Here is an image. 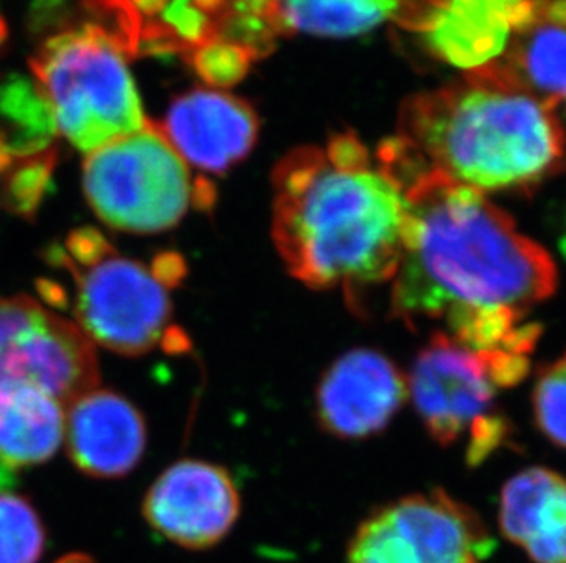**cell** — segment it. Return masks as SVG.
I'll list each match as a JSON object with an SVG mask.
<instances>
[{"instance_id":"cell-1","label":"cell","mask_w":566,"mask_h":563,"mask_svg":"<svg viewBox=\"0 0 566 563\" xmlns=\"http://www.w3.org/2000/svg\"><path fill=\"white\" fill-rule=\"evenodd\" d=\"M407 225L390 309L407 328L440 325L476 351L530 355L539 325L530 311L556 293L551 253L518 231L484 192L440 170L401 183Z\"/></svg>"},{"instance_id":"cell-2","label":"cell","mask_w":566,"mask_h":563,"mask_svg":"<svg viewBox=\"0 0 566 563\" xmlns=\"http://www.w3.org/2000/svg\"><path fill=\"white\" fill-rule=\"evenodd\" d=\"M406 225L403 189L354 134L292 150L273 169V244L312 289L354 300L392 282Z\"/></svg>"},{"instance_id":"cell-3","label":"cell","mask_w":566,"mask_h":563,"mask_svg":"<svg viewBox=\"0 0 566 563\" xmlns=\"http://www.w3.org/2000/svg\"><path fill=\"white\" fill-rule=\"evenodd\" d=\"M398 128L426 166L481 192L530 191L566 163L556 110L486 66L409 97Z\"/></svg>"},{"instance_id":"cell-4","label":"cell","mask_w":566,"mask_h":563,"mask_svg":"<svg viewBox=\"0 0 566 563\" xmlns=\"http://www.w3.org/2000/svg\"><path fill=\"white\" fill-rule=\"evenodd\" d=\"M44 261L69 275L70 293L57 306H70L74 325L92 344L125 357L164 344L186 350V339H178L172 326L171 289L186 277L177 253H161L145 264L119 253L97 229L80 227L50 245Z\"/></svg>"},{"instance_id":"cell-5","label":"cell","mask_w":566,"mask_h":563,"mask_svg":"<svg viewBox=\"0 0 566 563\" xmlns=\"http://www.w3.org/2000/svg\"><path fill=\"white\" fill-rule=\"evenodd\" d=\"M130 55L124 39L91 13L46 35L33 55V81L57 132L81 152L91 155L149 123L128 70Z\"/></svg>"},{"instance_id":"cell-6","label":"cell","mask_w":566,"mask_h":563,"mask_svg":"<svg viewBox=\"0 0 566 563\" xmlns=\"http://www.w3.org/2000/svg\"><path fill=\"white\" fill-rule=\"evenodd\" d=\"M528 368L530 355L471 350L434 331L407 378L409 397L434 442L442 447L465 442V459L481 465L510 439V423L495 410V399L517 386Z\"/></svg>"},{"instance_id":"cell-7","label":"cell","mask_w":566,"mask_h":563,"mask_svg":"<svg viewBox=\"0 0 566 563\" xmlns=\"http://www.w3.org/2000/svg\"><path fill=\"white\" fill-rule=\"evenodd\" d=\"M83 191L103 224L133 234L164 233L214 202L153 121L86 155Z\"/></svg>"},{"instance_id":"cell-8","label":"cell","mask_w":566,"mask_h":563,"mask_svg":"<svg viewBox=\"0 0 566 563\" xmlns=\"http://www.w3.org/2000/svg\"><path fill=\"white\" fill-rule=\"evenodd\" d=\"M493 551L481 516L433 489L367 516L348 543L347 563H484Z\"/></svg>"},{"instance_id":"cell-9","label":"cell","mask_w":566,"mask_h":563,"mask_svg":"<svg viewBox=\"0 0 566 563\" xmlns=\"http://www.w3.org/2000/svg\"><path fill=\"white\" fill-rule=\"evenodd\" d=\"M91 340L35 298L0 297V386H35L69 406L97 389Z\"/></svg>"},{"instance_id":"cell-10","label":"cell","mask_w":566,"mask_h":563,"mask_svg":"<svg viewBox=\"0 0 566 563\" xmlns=\"http://www.w3.org/2000/svg\"><path fill=\"white\" fill-rule=\"evenodd\" d=\"M241 512V496L226 468L182 459L161 472L144 500L147 523L184 549L222 542Z\"/></svg>"},{"instance_id":"cell-11","label":"cell","mask_w":566,"mask_h":563,"mask_svg":"<svg viewBox=\"0 0 566 563\" xmlns=\"http://www.w3.org/2000/svg\"><path fill=\"white\" fill-rule=\"evenodd\" d=\"M407 397V378L389 357L356 348L332 362L321 378L317 417L332 436L364 439L387 428Z\"/></svg>"},{"instance_id":"cell-12","label":"cell","mask_w":566,"mask_h":563,"mask_svg":"<svg viewBox=\"0 0 566 563\" xmlns=\"http://www.w3.org/2000/svg\"><path fill=\"white\" fill-rule=\"evenodd\" d=\"M259 117L250 103L226 92L195 88L175 97L164 121L156 123L188 166L224 174L255 147Z\"/></svg>"},{"instance_id":"cell-13","label":"cell","mask_w":566,"mask_h":563,"mask_svg":"<svg viewBox=\"0 0 566 563\" xmlns=\"http://www.w3.org/2000/svg\"><path fill=\"white\" fill-rule=\"evenodd\" d=\"M64 415V442L81 472L92 478H124L147 447L144 415L124 395L94 389L72 401Z\"/></svg>"},{"instance_id":"cell-14","label":"cell","mask_w":566,"mask_h":563,"mask_svg":"<svg viewBox=\"0 0 566 563\" xmlns=\"http://www.w3.org/2000/svg\"><path fill=\"white\" fill-rule=\"evenodd\" d=\"M532 11L534 0H446L423 32L426 43L443 63L484 68L506 52Z\"/></svg>"},{"instance_id":"cell-15","label":"cell","mask_w":566,"mask_h":563,"mask_svg":"<svg viewBox=\"0 0 566 563\" xmlns=\"http://www.w3.org/2000/svg\"><path fill=\"white\" fill-rule=\"evenodd\" d=\"M486 68L556 110L566 99V0H534L528 21Z\"/></svg>"},{"instance_id":"cell-16","label":"cell","mask_w":566,"mask_h":563,"mask_svg":"<svg viewBox=\"0 0 566 563\" xmlns=\"http://www.w3.org/2000/svg\"><path fill=\"white\" fill-rule=\"evenodd\" d=\"M504 538L535 563H566V478L526 468L504 485L499 509Z\"/></svg>"},{"instance_id":"cell-17","label":"cell","mask_w":566,"mask_h":563,"mask_svg":"<svg viewBox=\"0 0 566 563\" xmlns=\"http://www.w3.org/2000/svg\"><path fill=\"white\" fill-rule=\"evenodd\" d=\"M446 0H277L273 8L275 38L305 32L323 38H353L384 21L426 32Z\"/></svg>"},{"instance_id":"cell-18","label":"cell","mask_w":566,"mask_h":563,"mask_svg":"<svg viewBox=\"0 0 566 563\" xmlns=\"http://www.w3.org/2000/svg\"><path fill=\"white\" fill-rule=\"evenodd\" d=\"M64 442V406L35 386H0V463L49 461Z\"/></svg>"},{"instance_id":"cell-19","label":"cell","mask_w":566,"mask_h":563,"mask_svg":"<svg viewBox=\"0 0 566 563\" xmlns=\"http://www.w3.org/2000/svg\"><path fill=\"white\" fill-rule=\"evenodd\" d=\"M55 134L54 114L35 81L15 77L0 85V174L54 150Z\"/></svg>"},{"instance_id":"cell-20","label":"cell","mask_w":566,"mask_h":563,"mask_svg":"<svg viewBox=\"0 0 566 563\" xmlns=\"http://www.w3.org/2000/svg\"><path fill=\"white\" fill-rule=\"evenodd\" d=\"M46 545V531L15 468L0 463V563H38Z\"/></svg>"},{"instance_id":"cell-21","label":"cell","mask_w":566,"mask_h":563,"mask_svg":"<svg viewBox=\"0 0 566 563\" xmlns=\"http://www.w3.org/2000/svg\"><path fill=\"white\" fill-rule=\"evenodd\" d=\"M211 17L217 39L264 49L275 41L272 30L273 8L277 0H191Z\"/></svg>"},{"instance_id":"cell-22","label":"cell","mask_w":566,"mask_h":563,"mask_svg":"<svg viewBox=\"0 0 566 563\" xmlns=\"http://www.w3.org/2000/svg\"><path fill=\"white\" fill-rule=\"evenodd\" d=\"M55 163L54 149L11 167L2 183V205L21 219H33L52 187Z\"/></svg>"},{"instance_id":"cell-23","label":"cell","mask_w":566,"mask_h":563,"mask_svg":"<svg viewBox=\"0 0 566 563\" xmlns=\"http://www.w3.org/2000/svg\"><path fill=\"white\" fill-rule=\"evenodd\" d=\"M532 403L537 428L554 445L566 448V353L541 370Z\"/></svg>"},{"instance_id":"cell-24","label":"cell","mask_w":566,"mask_h":563,"mask_svg":"<svg viewBox=\"0 0 566 563\" xmlns=\"http://www.w3.org/2000/svg\"><path fill=\"white\" fill-rule=\"evenodd\" d=\"M192 70L202 77L208 85L231 86L244 79L248 70L256 61L255 55L244 46L228 43L222 39H213L209 43L200 44L188 55Z\"/></svg>"},{"instance_id":"cell-25","label":"cell","mask_w":566,"mask_h":563,"mask_svg":"<svg viewBox=\"0 0 566 563\" xmlns=\"http://www.w3.org/2000/svg\"><path fill=\"white\" fill-rule=\"evenodd\" d=\"M55 563H96L94 560L91 559V556H86V554H69V556H63V559L60 560V562Z\"/></svg>"},{"instance_id":"cell-26","label":"cell","mask_w":566,"mask_h":563,"mask_svg":"<svg viewBox=\"0 0 566 563\" xmlns=\"http://www.w3.org/2000/svg\"><path fill=\"white\" fill-rule=\"evenodd\" d=\"M0 26H2V22H0ZM2 38H4V32H2V30H0V41H2Z\"/></svg>"},{"instance_id":"cell-27","label":"cell","mask_w":566,"mask_h":563,"mask_svg":"<svg viewBox=\"0 0 566 563\" xmlns=\"http://www.w3.org/2000/svg\"><path fill=\"white\" fill-rule=\"evenodd\" d=\"M565 103H566V99H565Z\"/></svg>"}]
</instances>
